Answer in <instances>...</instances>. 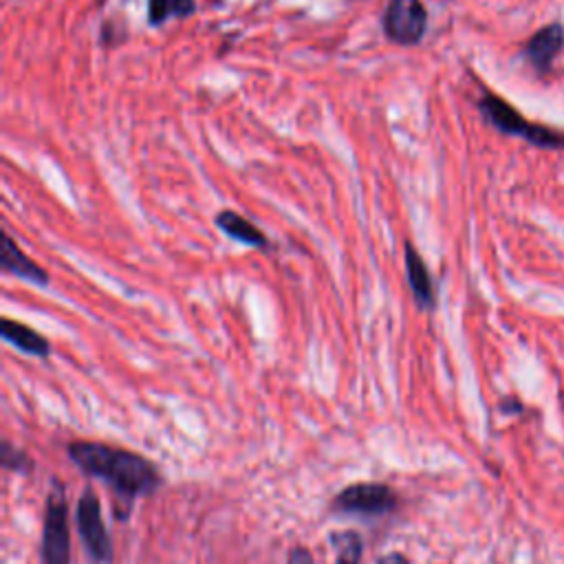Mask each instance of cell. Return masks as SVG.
I'll return each mask as SVG.
<instances>
[{
	"mask_svg": "<svg viewBox=\"0 0 564 564\" xmlns=\"http://www.w3.org/2000/svg\"><path fill=\"white\" fill-rule=\"evenodd\" d=\"M66 454L87 476L102 478L119 499L128 503L151 497L162 485V472L153 461L124 448L95 441H74L66 446Z\"/></svg>",
	"mask_w": 564,
	"mask_h": 564,
	"instance_id": "obj_1",
	"label": "cell"
},
{
	"mask_svg": "<svg viewBox=\"0 0 564 564\" xmlns=\"http://www.w3.org/2000/svg\"><path fill=\"white\" fill-rule=\"evenodd\" d=\"M478 108L493 128H499L505 134H518V137L527 139L529 144L540 146V149H562L564 146V137L557 130L527 121L514 106H510L499 95L487 93L480 100Z\"/></svg>",
	"mask_w": 564,
	"mask_h": 564,
	"instance_id": "obj_2",
	"label": "cell"
},
{
	"mask_svg": "<svg viewBox=\"0 0 564 564\" xmlns=\"http://www.w3.org/2000/svg\"><path fill=\"white\" fill-rule=\"evenodd\" d=\"M399 508L397 491L386 483H352L333 499V510L339 514L377 518L393 514Z\"/></svg>",
	"mask_w": 564,
	"mask_h": 564,
	"instance_id": "obj_3",
	"label": "cell"
},
{
	"mask_svg": "<svg viewBox=\"0 0 564 564\" xmlns=\"http://www.w3.org/2000/svg\"><path fill=\"white\" fill-rule=\"evenodd\" d=\"M76 523L80 538L85 542V549L93 564H111L113 562V538L106 529L104 516H102V503L98 493L89 487L82 491L78 501Z\"/></svg>",
	"mask_w": 564,
	"mask_h": 564,
	"instance_id": "obj_4",
	"label": "cell"
},
{
	"mask_svg": "<svg viewBox=\"0 0 564 564\" xmlns=\"http://www.w3.org/2000/svg\"><path fill=\"white\" fill-rule=\"evenodd\" d=\"M384 36L399 47H414L426 36L428 10L421 0H388L382 14Z\"/></svg>",
	"mask_w": 564,
	"mask_h": 564,
	"instance_id": "obj_5",
	"label": "cell"
},
{
	"mask_svg": "<svg viewBox=\"0 0 564 564\" xmlns=\"http://www.w3.org/2000/svg\"><path fill=\"white\" fill-rule=\"evenodd\" d=\"M42 564H70V531L68 508L62 489L49 493L42 525Z\"/></svg>",
	"mask_w": 564,
	"mask_h": 564,
	"instance_id": "obj_6",
	"label": "cell"
},
{
	"mask_svg": "<svg viewBox=\"0 0 564 564\" xmlns=\"http://www.w3.org/2000/svg\"><path fill=\"white\" fill-rule=\"evenodd\" d=\"M403 254H406V275H408V285L414 296V303L419 305V309L433 311L437 307V292L426 260L421 258V254L414 249L410 241H406Z\"/></svg>",
	"mask_w": 564,
	"mask_h": 564,
	"instance_id": "obj_7",
	"label": "cell"
},
{
	"mask_svg": "<svg viewBox=\"0 0 564 564\" xmlns=\"http://www.w3.org/2000/svg\"><path fill=\"white\" fill-rule=\"evenodd\" d=\"M0 269L5 273L18 275L27 282H34L38 287H47L49 285V273L44 267H40L38 262H34L16 243L12 236H3V254H0Z\"/></svg>",
	"mask_w": 564,
	"mask_h": 564,
	"instance_id": "obj_8",
	"label": "cell"
},
{
	"mask_svg": "<svg viewBox=\"0 0 564 564\" xmlns=\"http://www.w3.org/2000/svg\"><path fill=\"white\" fill-rule=\"evenodd\" d=\"M0 335H3V339L10 342L12 346H16L18 350L27 352V356H36V358L51 356L49 339L23 322L3 318V322H0Z\"/></svg>",
	"mask_w": 564,
	"mask_h": 564,
	"instance_id": "obj_9",
	"label": "cell"
},
{
	"mask_svg": "<svg viewBox=\"0 0 564 564\" xmlns=\"http://www.w3.org/2000/svg\"><path fill=\"white\" fill-rule=\"evenodd\" d=\"M564 42V29L560 25H549L540 29L525 47V55L538 70H547L555 57V53L562 49Z\"/></svg>",
	"mask_w": 564,
	"mask_h": 564,
	"instance_id": "obj_10",
	"label": "cell"
},
{
	"mask_svg": "<svg viewBox=\"0 0 564 564\" xmlns=\"http://www.w3.org/2000/svg\"><path fill=\"white\" fill-rule=\"evenodd\" d=\"M217 226L221 232H226L230 239L245 243L249 247H267V239L265 234L245 217H241L239 211L232 209H223L221 215L217 217Z\"/></svg>",
	"mask_w": 564,
	"mask_h": 564,
	"instance_id": "obj_11",
	"label": "cell"
},
{
	"mask_svg": "<svg viewBox=\"0 0 564 564\" xmlns=\"http://www.w3.org/2000/svg\"><path fill=\"white\" fill-rule=\"evenodd\" d=\"M196 12V0H149V23L162 27L172 18H190Z\"/></svg>",
	"mask_w": 564,
	"mask_h": 564,
	"instance_id": "obj_12",
	"label": "cell"
},
{
	"mask_svg": "<svg viewBox=\"0 0 564 564\" xmlns=\"http://www.w3.org/2000/svg\"><path fill=\"white\" fill-rule=\"evenodd\" d=\"M329 540L335 551V564H362L364 540L358 531H335L329 536Z\"/></svg>",
	"mask_w": 564,
	"mask_h": 564,
	"instance_id": "obj_13",
	"label": "cell"
},
{
	"mask_svg": "<svg viewBox=\"0 0 564 564\" xmlns=\"http://www.w3.org/2000/svg\"><path fill=\"white\" fill-rule=\"evenodd\" d=\"M0 461H3L5 470H12V472H21V474L25 472L27 474V472L34 470L31 457L25 450L12 446L10 441H3V454H0Z\"/></svg>",
	"mask_w": 564,
	"mask_h": 564,
	"instance_id": "obj_14",
	"label": "cell"
},
{
	"mask_svg": "<svg viewBox=\"0 0 564 564\" xmlns=\"http://www.w3.org/2000/svg\"><path fill=\"white\" fill-rule=\"evenodd\" d=\"M287 564H313V553H311L307 547L296 544V547L290 551Z\"/></svg>",
	"mask_w": 564,
	"mask_h": 564,
	"instance_id": "obj_15",
	"label": "cell"
},
{
	"mask_svg": "<svg viewBox=\"0 0 564 564\" xmlns=\"http://www.w3.org/2000/svg\"><path fill=\"white\" fill-rule=\"evenodd\" d=\"M377 564H410V560L403 553H399V551H390V553L382 555L377 560Z\"/></svg>",
	"mask_w": 564,
	"mask_h": 564,
	"instance_id": "obj_16",
	"label": "cell"
},
{
	"mask_svg": "<svg viewBox=\"0 0 564 564\" xmlns=\"http://www.w3.org/2000/svg\"><path fill=\"white\" fill-rule=\"evenodd\" d=\"M501 410L508 412V414H510V412H521V410H523V403L516 401V399H505V401L501 403Z\"/></svg>",
	"mask_w": 564,
	"mask_h": 564,
	"instance_id": "obj_17",
	"label": "cell"
}]
</instances>
